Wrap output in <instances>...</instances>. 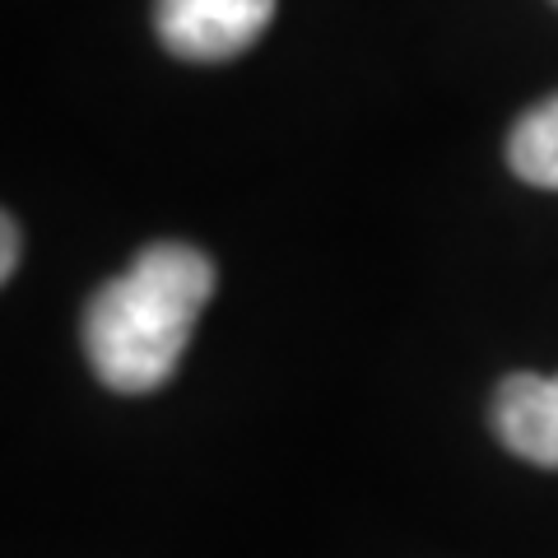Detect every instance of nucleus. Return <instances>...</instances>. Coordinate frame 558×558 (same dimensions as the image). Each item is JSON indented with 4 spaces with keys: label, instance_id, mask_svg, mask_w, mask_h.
I'll use <instances>...</instances> for the list:
<instances>
[{
    "label": "nucleus",
    "instance_id": "obj_1",
    "mask_svg": "<svg viewBox=\"0 0 558 558\" xmlns=\"http://www.w3.org/2000/svg\"><path fill=\"white\" fill-rule=\"evenodd\" d=\"M215 293V260L191 242H154L84 307V354L102 387L154 391L178 373Z\"/></svg>",
    "mask_w": 558,
    "mask_h": 558
},
{
    "label": "nucleus",
    "instance_id": "obj_4",
    "mask_svg": "<svg viewBox=\"0 0 558 558\" xmlns=\"http://www.w3.org/2000/svg\"><path fill=\"white\" fill-rule=\"evenodd\" d=\"M508 163L521 182L558 191V94L521 112L508 135Z\"/></svg>",
    "mask_w": 558,
    "mask_h": 558
},
{
    "label": "nucleus",
    "instance_id": "obj_5",
    "mask_svg": "<svg viewBox=\"0 0 558 558\" xmlns=\"http://www.w3.org/2000/svg\"><path fill=\"white\" fill-rule=\"evenodd\" d=\"M0 233H5V252H0V275L14 279V266H20V219L5 215V223H0Z\"/></svg>",
    "mask_w": 558,
    "mask_h": 558
},
{
    "label": "nucleus",
    "instance_id": "obj_2",
    "mask_svg": "<svg viewBox=\"0 0 558 558\" xmlns=\"http://www.w3.org/2000/svg\"><path fill=\"white\" fill-rule=\"evenodd\" d=\"M279 0H154L159 43L178 61L215 65L242 57L270 28Z\"/></svg>",
    "mask_w": 558,
    "mask_h": 558
},
{
    "label": "nucleus",
    "instance_id": "obj_3",
    "mask_svg": "<svg viewBox=\"0 0 558 558\" xmlns=\"http://www.w3.org/2000/svg\"><path fill=\"white\" fill-rule=\"evenodd\" d=\"M494 433L512 457L558 470V377H502L494 391Z\"/></svg>",
    "mask_w": 558,
    "mask_h": 558
},
{
    "label": "nucleus",
    "instance_id": "obj_6",
    "mask_svg": "<svg viewBox=\"0 0 558 558\" xmlns=\"http://www.w3.org/2000/svg\"><path fill=\"white\" fill-rule=\"evenodd\" d=\"M554 5H558V0H554Z\"/></svg>",
    "mask_w": 558,
    "mask_h": 558
}]
</instances>
